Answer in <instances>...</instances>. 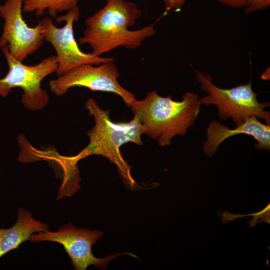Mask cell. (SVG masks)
I'll return each instance as SVG.
<instances>
[{
	"label": "cell",
	"instance_id": "1",
	"mask_svg": "<svg viewBox=\"0 0 270 270\" xmlns=\"http://www.w3.org/2000/svg\"><path fill=\"white\" fill-rule=\"evenodd\" d=\"M141 14L133 2L106 0L102 8L86 20V28L78 38L79 44H88L91 53L99 56L119 46L131 49L140 47L156 32L153 25L133 30L128 28L136 24Z\"/></svg>",
	"mask_w": 270,
	"mask_h": 270
},
{
	"label": "cell",
	"instance_id": "2",
	"mask_svg": "<svg viewBox=\"0 0 270 270\" xmlns=\"http://www.w3.org/2000/svg\"><path fill=\"white\" fill-rule=\"evenodd\" d=\"M199 98L197 94L186 92L181 101H176L154 90L143 100H134L130 107L140 122L142 134L156 140L164 147L170 144L174 136H184L193 126L200 112Z\"/></svg>",
	"mask_w": 270,
	"mask_h": 270
},
{
	"label": "cell",
	"instance_id": "3",
	"mask_svg": "<svg viewBox=\"0 0 270 270\" xmlns=\"http://www.w3.org/2000/svg\"><path fill=\"white\" fill-rule=\"evenodd\" d=\"M89 114L94 118L95 124L86 134L90 142L77 155L66 156L68 160L76 165L80 159L89 156L100 155L108 158L117 166L120 174L131 186L136 184L130 174V166L124 159L120 152L122 145L132 142L143 144L141 140L142 126L136 116L128 122H114L109 118L108 110H102L96 100L90 98L86 102Z\"/></svg>",
	"mask_w": 270,
	"mask_h": 270
},
{
	"label": "cell",
	"instance_id": "4",
	"mask_svg": "<svg viewBox=\"0 0 270 270\" xmlns=\"http://www.w3.org/2000/svg\"><path fill=\"white\" fill-rule=\"evenodd\" d=\"M196 77L200 84V88L208 94L199 98L200 104L217 106L218 116L222 120L230 118L236 126L246 119L254 116L270 124V112L264 108L269 102H260L252 86V80L245 84L230 88H222L212 82V78L207 73L195 70Z\"/></svg>",
	"mask_w": 270,
	"mask_h": 270
},
{
	"label": "cell",
	"instance_id": "5",
	"mask_svg": "<svg viewBox=\"0 0 270 270\" xmlns=\"http://www.w3.org/2000/svg\"><path fill=\"white\" fill-rule=\"evenodd\" d=\"M1 50L8 70L4 77L0 78V96L5 98L12 88H20L23 90L22 102L26 108L32 111L44 108L48 103L49 96L40 84L46 77L56 72V56L52 55L36 65L28 66L14 58L6 48Z\"/></svg>",
	"mask_w": 270,
	"mask_h": 270
},
{
	"label": "cell",
	"instance_id": "6",
	"mask_svg": "<svg viewBox=\"0 0 270 270\" xmlns=\"http://www.w3.org/2000/svg\"><path fill=\"white\" fill-rule=\"evenodd\" d=\"M80 15V9L77 6L66 14L56 17L57 22H66L62 28L56 26L48 17L38 21L44 40L50 43L56 50L58 60L56 73L58 76L82 64L98 65L114 60L113 58H102L92 53H85L79 48L74 36L73 26L74 22L78 21Z\"/></svg>",
	"mask_w": 270,
	"mask_h": 270
},
{
	"label": "cell",
	"instance_id": "7",
	"mask_svg": "<svg viewBox=\"0 0 270 270\" xmlns=\"http://www.w3.org/2000/svg\"><path fill=\"white\" fill-rule=\"evenodd\" d=\"M120 76L114 60L96 66L88 64L76 67L50 81V90L57 96L65 94L73 87H85L93 91L112 92L120 96L130 107L134 95L118 82Z\"/></svg>",
	"mask_w": 270,
	"mask_h": 270
},
{
	"label": "cell",
	"instance_id": "8",
	"mask_svg": "<svg viewBox=\"0 0 270 270\" xmlns=\"http://www.w3.org/2000/svg\"><path fill=\"white\" fill-rule=\"evenodd\" d=\"M102 235V231L76 228L69 223L56 232L48 230L32 234L30 240L34 242L51 241L60 244L70 258L74 268L77 270H85L90 265L104 270L110 260L125 254L136 258L128 252L108 256L104 258L95 257L92 253V246L96 244Z\"/></svg>",
	"mask_w": 270,
	"mask_h": 270
},
{
	"label": "cell",
	"instance_id": "9",
	"mask_svg": "<svg viewBox=\"0 0 270 270\" xmlns=\"http://www.w3.org/2000/svg\"><path fill=\"white\" fill-rule=\"evenodd\" d=\"M24 0H6L0 5V16L4 20L0 48H6L14 58L22 62L45 42L40 24L32 28L24 20Z\"/></svg>",
	"mask_w": 270,
	"mask_h": 270
},
{
	"label": "cell",
	"instance_id": "10",
	"mask_svg": "<svg viewBox=\"0 0 270 270\" xmlns=\"http://www.w3.org/2000/svg\"><path fill=\"white\" fill-rule=\"evenodd\" d=\"M242 134L252 136L256 142L254 146L258 150H270V124H264L256 117L251 116L234 129L212 120L206 128V140L202 147L204 153L208 156H212L224 140Z\"/></svg>",
	"mask_w": 270,
	"mask_h": 270
},
{
	"label": "cell",
	"instance_id": "11",
	"mask_svg": "<svg viewBox=\"0 0 270 270\" xmlns=\"http://www.w3.org/2000/svg\"><path fill=\"white\" fill-rule=\"evenodd\" d=\"M49 230L47 224L36 220L30 212L24 208H19L16 224L8 229L0 228V258L30 240L34 232H44Z\"/></svg>",
	"mask_w": 270,
	"mask_h": 270
},
{
	"label": "cell",
	"instance_id": "12",
	"mask_svg": "<svg viewBox=\"0 0 270 270\" xmlns=\"http://www.w3.org/2000/svg\"><path fill=\"white\" fill-rule=\"evenodd\" d=\"M78 2V0H24L22 12H34L36 16H41L47 10L50 16L56 18L58 13L68 12L76 7Z\"/></svg>",
	"mask_w": 270,
	"mask_h": 270
},
{
	"label": "cell",
	"instance_id": "13",
	"mask_svg": "<svg viewBox=\"0 0 270 270\" xmlns=\"http://www.w3.org/2000/svg\"><path fill=\"white\" fill-rule=\"evenodd\" d=\"M270 204H268L262 210L256 212L254 218L249 221V228H254L258 224L264 222L268 224H270Z\"/></svg>",
	"mask_w": 270,
	"mask_h": 270
},
{
	"label": "cell",
	"instance_id": "14",
	"mask_svg": "<svg viewBox=\"0 0 270 270\" xmlns=\"http://www.w3.org/2000/svg\"><path fill=\"white\" fill-rule=\"evenodd\" d=\"M270 6V0H250L246 7L245 13L249 14L260 10H264Z\"/></svg>",
	"mask_w": 270,
	"mask_h": 270
},
{
	"label": "cell",
	"instance_id": "15",
	"mask_svg": "<svg viewBox=\"0 0 270 270\" xmlns=\"http://www.w3.org/2000/svg\"><path fill=\"white\" fill-rule=\"evenodd\" d=\"M166 6L163 15L166 14L170 11H177L181 9L186 0H164Z\"/></svg>",
	"mask_w": 270,
	"mask_h": 270
},
{
	"label": "cell",
	"instance_id": "16",
	"mask_svg": "<svg viewBox=\"0 0 270 270\" xmlns=\"http://www.w3.org/2000/svg\"><path fill=\"white\" fill-rule=\"evenodd\" d=\"M218 2L233 8H246L250 0H216Z\"/></svg>",
	"mask_w": 270,
	"mask_h": 270
}]
</instances>
